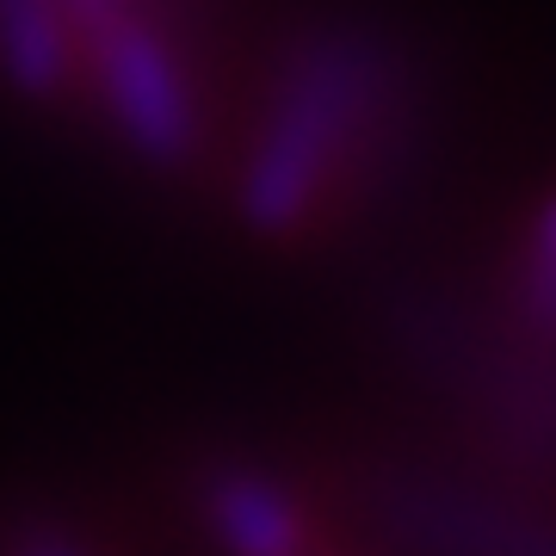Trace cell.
<instances>
[{"label": "cell", "instance_id": "1", "mask_svg": "<svg viewBox=\"0 0 556 556\" xmlns=\"http://www.w3.org/2000/svg\"><path fill=\"white\" fill-rule=\"evenodd\" d=\"M358 100H365V68L340 50H321L285 87V105H278L273 130L260 137L254 161H248V186H241V204L260 229H291L316 204L321 167L353 130Z\"/></svg>", "mask_w": 556, "mask_h": 556}, {"label": "cell", "instance_id": "2", "mask_svg": "<svg viewBox=\"0 0 556 556\" xmlns=\"http://www.w3.org/2000/svg\"><path fill=\"white\" fill-rule=\"evenodd\" d=\"M93 62H100V93L112 105V118L149 161H179L199 137V112L186 93L174 50L149 31L142 20H112L93 31Z\"/></svg>", "mask_w": 556, "mask_h": 556}, {"label": "cell", "instance_id": "3", "mask_svg": "<svg viewBox=\"0 0 556 556\" xmlns=\"http://www.w3.org/2000/svg\"><path fill=\"white\" fill-rule=\"evenodd\" d=\"M211 519H217L223 544L236 556H298L303 551L298 507L260 477H223L211 489Z\"/></svg>", "mask_w": 556, "mask_h": 556}, {"label": "cell", "instance_id": "4", "mask_svg": "<svg viewBox=\"0 0 556 556\" xmlns=\"http://www.w3.org/2000/svg\"><path fill=\"white\" fill-rule=\"evenodd\" d=\"M0 56L25 93H56L68 80L62 0H0Z\"/></svg>", "mask_w": 556, "mask_h": 556}, {"label": "cell", "instance_id": "5", "mask_svg": "<svg viewBox=\"0 0 556 556\" xmlns=\"http://www.w3.org/2000/svg\"><path fill=\"white\" fill-rule=\"evenodd\" d=\"M526 316L538 328H556V199L538 211L532 254H526Z\"/></svg>", "mask_w": 556, "mask_h": 556}, {"label": "cell", "instance_id": "6", "mask_svg": "<svg viewBox=\"0 0 556 556\" xmlns=\"http://www.w3.org/2000/svg\"><path fill=\"white\" fill-rule=\"evenodd\" d=\"M62 7L75 13V25L87 31V38H93V31H105L112 20H124V13H130V0H62Z\"/></svg>", "mask_w": 556, "mask_h": 556}, {"label": "cell", "instance_id": "7", "mask_svg": "<svg viewBox=\"0 0 556 556\" xmlns=\"http://www.w3.org/2000/svg\"><path fill=\"white\" fill-rule=\"evenodd\" d=\"M20 556H80V551L68 544V538H56V532H31L20 544Z\"/></svg>", "mask_w": 556, "mask_h": 556}]
</instances>
